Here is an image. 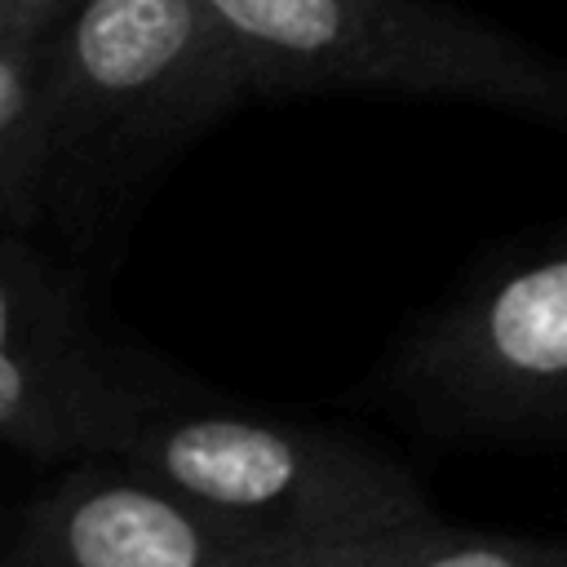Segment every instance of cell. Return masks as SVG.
Listing matches in <instances>:
<instances>
[{"label": "cell", "mask_w": 567, "mask_h": 567, "mask_svg": "<svg viewBox=\"0 0 567 567\" xmlns=\"http://www.w3.org/2000/svg\"><path fill=\"white\" fill-rule=\"evenodd\" d=\"M111 461L292 563H328L439 518L416 474L377 443L173 377L151 381Z\"/></svg>", "instance_id": "obj_1"}, {"label": "cell", "mask_w": 567, "mask_h": 567, "mask_svg": "<svg viewBox=\"0 0 567 567\" xmlns=\"http://www.w3.org/2000/svg\"><path fill=\"white\" fill-rule=\"evenodd\" d=\"M151 377L115 354L80 275L35 244L0 235V439L27 465L115 456Z\"/></svg>", "instance_id": "obj_5"}, {"label": "cell", "mask_w": 567, "mask_h": 567, "mask_svg": "<svg viewBox=\"0 0 567 567\" xmlns=\"http://www.w3.org/2000/svg\"><path fill=\"white\" fill-rule=\"evenodd\" d=\"M0 567H323L279 558L186 496L102 456L31 496Z\"/></svg>", "instance_id": "obj_6"}, {"label": "cell", "mask_w": 567, "mask_h": 567, "mask_svg": "<svg viewBox=\"0 0 567 567\" xmlns=\"http://www.w3.org/2000/svg\"><path fill=\"white\" fill-rule=\"evenodd\" d=\"M62 106L49 35H0V226L35 235L53 208Z\"/></svg>", "instance_id": "obj_7"}, {"label": "cell", "mask_w": 567, "mask_h": 567, "mask_svg": "<svg viewBox=\"0 0 567 567\" xmlns=\"http://www.w3.org/2000/svg\"><path fill=\"white\" fill-rule=\"evenodd\" d=\"M80 0H0V35H49Z\"/></svg>", "instance_id": "obj_9"}, {"label": "cell", "mask_w": 567, "mask_h": 567, "mask_svg": "<svg viewBox=\"0 0 567 567\" xmlns=\"http://www.w3.org/2000/svg\"><path fill=\"white\" fill-rule=\"evenodd\" d=\"M62 155L49 217L102 235L230 106L248 66L208 0H80L53 31Z\"/></svg>", "instance_id": "obj_2"}, {"label": "cell", "mask_w": 567, "mask_h": 567, "mask_svg": "<svg viewBox=\"0 0 567 567\" xmlns=\"http://www.w3.org/2000/svg\"><path fill=\"white\" fill-rule=\"evenodd\" d=\"M252 97H456L567 124V66L443 0H208Z\"/></svg>", "instance_id": "obj_3"}, {"label": "cell", "mask_w": 567, "mask_h": 567, "mask_svg": "<svg viewBox=\"0 0 567 567\" xmlns=\"http://www.w3.org/2000/svg\"><path fill=\"white\" fill-rule=\"evenodd\" d=\"M390 390L430 430L567 439V217L439 301L399 346Z\"/></svg>", "instance_id": "obj_4"}, {"label": "cell", "mask_w": 567, "mask_h": 567, "mask_svg": "<svg viewBox=\"0 0 567 567\" xmlns=\"http://www.w3.org/2000/svg\"><path fill=\"white\" fill-rule=\"evenodd\" d=\"M323 567H567V540L425 518L385 540L337 554Z\"/></svg>", "instance_id": "obj_8"}]
</instances>
